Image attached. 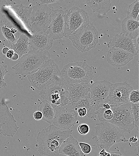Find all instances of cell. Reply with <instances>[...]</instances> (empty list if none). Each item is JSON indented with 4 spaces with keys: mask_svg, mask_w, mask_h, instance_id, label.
<instances>
[{
    "mask_svg": "<svg viewBox=\"0 0 139 156\" xmlns=\"http://www.w3.org/2000/svg\"><path fill=\"white\" fill-rule=\"evenodd\" d=\"M73 130L59 128L53 124L43 129L37 136L38 151L46 156H58V150L66 139L72 136Z\"/></svg>",
    "mask_w": 139,
    "mask_h": 156,
    "instance_id": "cell-1",
    "label": "cell"
},
{
    "mask_svg": "<svg viewBox=\"0 0 139 156\" xmlns=\"http://www.w3.org/2000/svg\"><path fill=\"white\" fill-rule=\"evenodd\" d=\"M95 136L93 137L100 151L105 149L108 152L114 145L120 142H127L124 132L118 128L108 122L97 123L94 127Z\"/></svg>",
    "mask_w": 139,
    "mask_h": 156,
    "instance_id": "cell-2",
    "label": "cell"
},
{
    "mask_svg": "<svg viewBox=\"0 0 139 156\" xmlns=\"http://www.w3.org/2000/svg\"><path fill=\"white\" fill-rule=\"evenodd\" d=\"M40 95L49 103L55 111L65 108L69 102L68 85L61 76L41 91Z\"/></svg>",
    "mask_w": 139,
    "mask_h": 156,
    "instance_id": "cell-3",
    "label": "cell"
},
{
    "mask_svg": "<svg viewBox=\"0 0 139 156\" xmlns=\"http://www.w3.org/2000/svg\"><path fill=\"white\" fill-rule=\"evenodd\" d=\"M50 58V54L47 50H32L23 55L12 69L16 74L27 76L37 71Z\"/></svg>",
    "mask_w": 139,
    "mask_h": 156,
    "instance_id": "cell-4",
    "label": "cell"
},
{
    "mask_svg": "<svg viewBox=\"0 0 139 156\" xmlns=\"http://www.w3.org/2000/svg\"><path fill=\"white\" fill-rule=\"evenodd\" d=\"M61 76V71L54 60L46 61L36 72L27 76L31 85L41 91L46 88Z\"/></svg>",
    "mask_w": 139,
    "mask_h": 156,
    "instance_id": "cell-5",
    "label": "cell"
},
{
    "mask_svg": "<svg viewBox=\"0 0 139 156\" xmlns=\"http://www.w3.org/2000/svg\"><path fill=\"white\" fill-rule=\"evenodd\" d=\"M68 38L77 50L84 52L96 47L99 42L98 32L89 22L73 33Z\"/></svg>",
    "mask_w": 139,
    "mask_h": 156,
    "instance_id": "cell-6",
    "label": "cell"
},
{
    "mask_svg": "<svg viewBox=\"0 0 139 156\" xmlns=\"http://www.w3.org/2000/svg\"><path fill=\"white\" fill-rule=\"evenodd\" d=\"M61 76L68 85L92 81L94 75L92 68L85 62L70 63L61 71Z\"/></svg>",
    "mask_w": 139,
    "mask_h": 156,
    "instance_id": "cell-7",
    "label": "cell"
},
{
    "mask_svg": "<svg viewBox=\"0 0 139 156\" xmlns=\"http://www.w3.org/2000/svg\"><path fill=\"white\" fill-rule=\"evenodd\" d=\"M110 106L113 112V117L109 122L124 132L130 134L135 127L131 103L120 105H111Z\"/></svg>",
    "mask_w": 139,
    "mask_h": 156,
    "instance_id": "cell-8",
    "label": "cell"
},
{
    "mask_svg": "<svg viewBox=\"0 0 139 156\" xmlns=\"http://www.w3.org/2000/svg\"><path fill=\"white\" fill-rule=\"evenodd\" d=\"M64 36L69 38L80 27L90 22L87 13L83 10L73 6L64 11Z\"/></svg>",
    "mask_w": 139,
    "mask_h": 156,
    "instance_id": "cell-9",
    "label": "cell"
},
{
    "mask_svg": "<svg viewBox=\"0 0 139 156\" xmlns=\"http://www.w3.org/2000/svg\"><path fill=\"white\" fill-rule=\"evenodd\" d=\"M52 9L47 5L40 4L32 7L29 30L33 34L46 32L52 20Z\"/></svg>",
    "mask_w": 139,
    "mask_h": 156,
    "instance_id": "cell-10",
    "label": "cell"
},
{
    "mask_svg": "<svg viewBox=\"0 0 139 156\" xmlns=\"http://www.w3.org/2000/svg\"><path fill=\"white\" fill-rule=\"evenodd\" d=\"M113 84L106 80L97 81L90 86V105L96 114V111L107 103Z\"/></svg>",
    "mask_w": 139,
    "mask_h": 156,
    "instance_id": "cell-11",
    "label": "cell"
},
{
    "mask_svg": "<svg viewBox=\"0 0 139 156\" xmlns=\"http://www.w3.org/2000/svg\"><path fill=\"white\" fill-rule=\"evenodd\" d=\"M19 128L16 121L7 105L4 102H0V135L13 137Z\"/></svg>",
    "mask_w": 139,
    "mask_h": 156,
    "instance_id": "cell-12",
    "label": "cell"
},
{
    "mask_svg": "<svg viewBox=\"0 0 139 156\" xmlns=\"http://www.w3.org/2000/svg\"><path fill=\"white\" fill-rule=\"evenodd\" d=\"M133 87L126 81L113 84L107 103L111 105H122L130 103L129 98Z\"/></svg>",
    "mask_w": 139,
    "mask_h": 156,
    "instance_id": "cell-13",
    "label": "cell"
},
{
    "mask_svg": "<svg viewBox=\"0 0 139 156\" xmlns=\"http://www.w3.org/2000/svg\"><path fill=\"white\" fill-rule=\"evenodd\" d=\"M78 115L76 111L69 108L55 111L52 122L55 126L62 129H70L78 123Z\"/></svg>",
    "mask_w": 139,
    "mask_h": 156,
    "instance_id": "cell-14",
    "label": "cell"
},
{
    "mask_svg": "<svg viewBox=\"0 0 139 156\" xmlns=\"http://www.w3.org/2000/svg\"><path fill=\"white\" fill-rule=\"evenodd\" d=\"M108 48H118L132 54L134 56L139 52V36L132 39L120 34H115L108 42Z\"/></svg>",
    "mask_w": 139,
    "mask_h": 156,
    "instance_id": "cell-15",
    "label": "cell"
},
{
    "mask_svg": "<svg viewBox=\"0 0 139 156\" xmlns=\"http://www.w3.org/2000/svg\"><path fill=\"white\" fill-rule=\"evenodd\" d=\"M64 12L62 10L52 9L51 22L46 32L53 40L61 39L64 36Z\"/></svg>",
    "mask_w": 139,
    "mask_h": 156,
    "instance_id": "cell-16",
    "label": "cell"
},
{
    "mask_svg": "<svg viewBox=\"0 0 139 156\" xmlns=\"http://www.w3.org/2000/svg\"><path fill=\"white\" fill-rule=\"evenodd\" d=\"M134 56L131 53L121 49L110 48L106 55L108 62L114 67L124 66L133 59Z\"/></svg>",
    "mask_w": 139,
    "mask_h": 156,
    "instance_id": "cell-17",
    "label": "cell"
},
{
    "mask_svg": "<svg viewBox=\"0 0 139 156\" xmlns=\"http://www.w3.org/2000/svg\"><path fill=\"white\" fill-rule=\"evenodd\" d=\"M29 38V44L35 50H48L52 46L53 40L46 32L33 34Z\"/></svg>",
    "mask_w": 139,
    "mask_h": 156,
    "instance_id": "cell-18",
    "label": "cell"
},
{
    "mask_svg": "<svg viewBox=\"0 0 139 156\" xmlns=\"http://www.w3.org/2000/svg\"><path fill=\"white\" fill-rule=\"evenodd\" d=\"M90 85L86 82L70 84L68 85L70 102L74 103L90 95Z\"/></svg>",
    "mask_w": 139,
    "mask_h": 156,
    "instance_id": "cell-19",
    "label": "cell"
},
{
    "mask_svg": "<svg viewBox=\"0 0 139 156\" xmlns=\"http://www.w3.org/2000/svg\"><path fill=\"white\" fill-rule=\"evenodd\" d=\"M59 154L68 156H85L76 139L71 136L63 142L58 150Z\"/></svg>",
    "mask_w": 139,
    "mask_h": 156,
    "instance_id": "cell-20",
    "label": "cell"
},
{
    "mask_svg": "<svg viewBox=\"0 0 139 156\" xmlns=\"http://www.w3.org/2000/svg\"><path fill=\"white\" fill-rule=\"evenodd\" d=\"M139 21L126 17L122 20L120 34L132 39L136 38L139 34Z\"/></svg>",
    "mask_w": 139,
    "mask_h": 156,
    "instance_id": "cell-21",
    "label": "cell"
},
{
    "mask_svg": "<svg viewBox=\"0 0 139 156\" xmlns=\"http://www.w3.org/2000/svg\"><path fill=\"white\" fill-rule=\"evenodd\" d=\"M10 8L29 30L31 24L32 7L21 4L11 6Z\"/></svg>",
    "mask_w": 139,
    "mask_h": 156,
    "instance_id": "cell-22",
    "label": "cell"
},
{
    "mask_svg": "<svg viewBox=\"0 0 139 156\" xmlns=\"http://www.w3.org/2000/svg\"><path fill=\"white\" fill-rule=\"evenodd\" d=\"M29 38L24 34H20L16 42L11 44L9 49L13 51L19 56V59L30 50L29 47Z\"/></svg>",
    "mask_w": 139,
    "mask_h": 156,
    "instance_id": "cell-23",
    "label": "cell"
},
{
    "mask_svg": "<svg viewBox=\"0 0 139 156\" xmlns=\"http://www.w3.org/2000/svg\"><path fill=\"white\" fill-rule=\"evenodd\" d=\"M86 4L92 9L93 12H96L105 15L110 10L111 5L110 0H86Z\"/></svg>",
    "mask_w": 139,
    "mask_h": 156,
    "instance_id": "cell-24",
    "label": "cell"
},
{
    "mask_svg": "<svg viewBox=\"0 0 139 156\" xmlns=\"http://www.w3.org/2000/svg\"><path fill=\"white\" fill-rule=\"evenodd\" d=\"M90 95L74 103L69 102L66 108H70L76 111L80 107H85L87 110V116L91 118H96L97 116L90 105Z\"/></svg>",
    "mask_w": 139,
    "mask_h": 156,
    "instance_id": "cell-25",
    "label": "cell"
},
{
    "mask_svg": "<svg viewBox=\"0 0 139 156\" xmlns=\"http://www.w3.org/2000/svg\"><path fill=\"white\" fill-rule=\"evenodd\" d=\"M37 110L42 113V120L50 124L52 123L55 115V110L47 101L43 100L38 106Z\"/></svg>",
    "mask_w": 139,
    "mask_h": 156,
    "instance_id": "cell-26",
    "label": "cell"
},
{
    "mask_svg": "<svg viewBox=\"0 0 139 156\" xmlns=\"http://www.w3.org/2000/svg\"><path fill=\"white\" fill-rule=\"evenodd\" d=\"M139 1L136 0L129 5L127 12V17L139 21Z\"/></svg>",
    "mask_w": 139,
    "mask_h": 156,
    "instance_id": "cell-27",
    "label": "cell"
},
{
    "mask_svg": "<svg viewBox=\"0 0 139 156\" xmlns=\"http://www.w3.org/2000/svg\"><path fill=\"white\" fill-rule=\"evenodd\" d=\"M96 116L101 122H109L113 117V112L111 109H106L103 107L99 108L96 112Z\"/></svg>",
    "mask_w": 139,
    "mask_h": 156,
    "instance_id": "cell-28",
    "label": "cell"
},
{
    "mask_svg": "<svg viewBox=\"0 0 139 156\" xmlns=\"http://www.w3.org/2000/svg\"><path fill=\"white\" fill-rule=\"evenodd\" d=\"M1 29L4 37L11 44L16 42L17 39L14 34L11 32L10 28L5 26H2Z\"/></svg>",
    "mask_w": 139,
    "mask_h": 156,
    "instance_id": "cell-29",
    "label": "cell"
},
{
    "mask_svg": "<svg viewBox=\"0 0 139 156\" xmlns=\"http://www.w3.org/2000/svg\"><path fill=\"white\" fill-rule=\"evenodd\" d=\"M131 108L135 122V127L139 131V104L131 103Z\"/></svg>",
    "mask_w": 139,
    "mask_h": 156,
    "instance_id": "cell-30",
    "label": "cell"
},
{
    "mask_svg": "<svg viewBox=\"0 0 139 156\" xmlns=\"http://www.w3.org/2000/svg\"><path fill=\"white\" fill-rule=\"evenodd\" d=\"M8 72L7 65L0 64V88L7 86L4 77Z\"/></svg>",
    "mask_w": 139,
    "mask_h": 156,
    "instance_id": "cell-31",
    "label": "cell"
},
{
    "mask_svg": "<svg viewBox=\"0 0 139 156\" xmlns=\"http://www.w3.org/2000/svg\"><path fill=\"white\" fill-rule=\"evenodd\" d=\"M129 101L130 103L136 104L139 103V91L133 90L130 92L129 98Z\"/></svg>",
    "mask_w": 139,
    "mask_h": 156,
    "instance_id": "cell-32",
    "label": "cell"
},
{
    "mask_svg": "<svg viewBox=\"0 0 139 156\" xmlns=\"http://www.w3.org/2000/svg\"><path fill=\"white\" fill-rule=\"evenodd\" d=\"M78 130L80 134L85 135L87 134L89 131V126L87 124H81L78 126Z\"/></svg>",
    "mask_w": 139,
    "mask_h": 156,
    "instance_id": "cell-33",
    "label": "cell"
},
{
    "mask_svg": "<svg viewBox=\"0 0 139 156\" xmlns=\"http://www.w3.org/2000/svg\"><path fill=\"white\" fill-rule=\"evenodd\" d=\"M7 4L6 1L0 0V24L2 22L5 17V14L4 12V7Z\"/></svg>",
    "mask_w": 139,
    "mask_h": 156,
    "instance_id": "cell-34",
    "label": "cell"
},
{
    "mask_svg": "<svg viewBox=\"0 0 139 156\" xmlns=\"http://www.w3.org/2000/svg\"><path fill=\"white\" fill-rule=\"evenodd\" d=\"M79 144L84 154H88L91 152V147L89 144L83 142H80Z\"/></svg>",
    "mask_w": 139,
    "mask_h": 156,
    "instance_id": "cell-35",
    "label": "cell"
},
{
    "mask_svg": "<svg viewBox=\"0 0 139 156\" xmlns=\"http://www.w3.org/2000/svg\"><path fill=\"white\" fill-rule=\"evenodd\" d=\"M78 115L80 117H85L87 116V110L85 107H80L77 110Z\"/></svg>",
    "mask_w": 139,
    "mask_h": 156,
    "instance_id": "cell-36",
    "label": "cell"
},
{
    "mask_svg": "<svg viewBox=\"0 0 139 156\" xmlns=\"http://www.w3.org/2000/svg\"><path fill=\"white\" fill-rule=\"evenodd\" d=\"M129 141L132 143L134 146H137L138 148V151L139 149V141L138 139L136 136H132L131 137Z\"/></svg>",
    "mask_w": 139,
    "mask_h": 156,
    "instance_id": "cell-37",
    "label": "cell"
},
{
    "mask_svg": "<svg viewBox=\"0 0 139 156\" xmlns=\"http://www.w3.org/2000/svg\"><path fill=\"white\" fill-rule=\"evenodd\" d=\"M33 116L34 118L37 120H40L43 118L42 113L38 110H37L34 112Z\"/></svg>",
    "mask_w": 139,
    "mask_h": 156,
    "instance_id": "cell-38",
    "label": "cell"
},
{
    "mask_svg": "<svg viewBox=\"0 0 139 156\" xmlns=\"http://www.w3.org/2000/svg\"><path fill=\"white\" fill-rule=\"evenodd\" d=\"M40 1L41 2L40 4H46L54 3L57 2L59 0H40Z\"/></svg>",
    "mask_w": 139,
    "mask_h": 156,
    "instance_id": "cell-39",
    "label": "cell"
},
{
    "mask_svg": "<svg viewBox=\"0 0 139 156\" xmlns=\"http://www.w3.org/2000/svg\"><path fill=\"white\" fill-rule=\"evenodd\" d=\"M109 151L107 152L105 149H102L100 151L98 156H110Z\"/></svg>",
    "mask_w": 139,
    "mask_h": 156,
    "instance_id": "cell-40",
    "label": "cell"
},
{
    "mask_svg": "<svg viewBox=\"0 0 139 156\" xmlns=\"http://www.w3.org/2000/svg\"><path fill=\"white\" fill-rule=\"evenodd\" d=\"M14 54V52L13 50L9 49L7 52L6 56L7 58L11 59Z\"/></svg>",
    "mask_w": 139,
    "mask_h": 156,
    "instance_id": "cell-41",
    "label": "cell"
},
{
    "mask_svg": "<svg viewBox=\"0 0 139 156\" xmlns=\"http://www.w3.org/2000/svg\"><path fill=\"white\" fill-rule=\"evenodd\" d=\"M110 156H124L122 154L119 152L110 151H109Z\"/></svg>",
    "mask_w": 139,
    "mask_h": 156,
    "instance_id": "cell-42",
    "label": "cell"
},
{
    "mask_svg": "<svg viewBox=\"0 0 139 156\" xmlns=\"http://www.w3.org/2000/svg\"><path fill=\"white\" fill-rule=\"evenodd\" d=\"M102 107L106 109H111V106L110 104L107 103H105L102 105Z\"/></svg>",
    "mask_w": 139,
    "mask_h": 156,
    "instance_id": "cell-43",
    "label": "cell"
},
{
    "mask_svg": "<svg viewBox=\"0 0 139 156\" xmlns=\"http://www.w3.org/2000/svg\"><path fill=\"white\" fill-rule=\"evenodd\" d=\"M18 59H19L18 55L16 53H14V55L11 59L13 61H16Z\"/></svg>",
    "mask_w": 139,
    "mask_h": 156,
    "instance_id": "cell-44",
    "label": "cell"
},
{
    "mask_svg": "<svg viewBox=\"0 0 139 156\" xmlns=\"http://www.w3.org/2000/svg\"><path fill=\"white\" fill-rule=\"evenodd\" d=\"M9 49L7 47L4 48L2 50V53L4 55H6L8 50Z\"/></svg>",
    "mask_w": 139,
    "mask_h": 156,
    "instance_id": "cell-45",
    "label": "cell"
},
{
    "mask_svg": "<svg viewBox=\"0 0 139 156\" xmlns=\"http://www.w3.org/2000/svg\"><path fill=\"white\" fill-rule=\"evenodd\" d=\"M10 31L13 34H15L17 32V30L16 29L12 28L11 29H10Z\"/></svg>",
    "mask_w": 139,
    "mask_h": 156,
    "instance_id": "cell-46",
    "label": "cell"
}]
</instances>
